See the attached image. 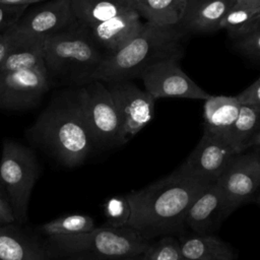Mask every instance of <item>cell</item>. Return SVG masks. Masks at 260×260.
Listing matches in <instances>:
<instances>
[{
	"label": "cell",
	"instance_id": "obj_1",
	"mask_svg": "<svg viewBox=\"0 0 260 260\" xmlns=\"http://www.w3.org/2000/svg\"><path fill=\"white\" fill-rule=\"evenodd\" d=\"M212 182L182 164L170 175L125 196L130 208L126 226L146 240L181 231L192 202Z\"/></svg>",
	"mask_w": 260,
	"mask_h": 260
},
{
	"label": "cell",
	"instance_id": "obj_2",
	"mask_svg": "<svg viewBox=\"0 0 260 260\" xmlns=\"http://www.w3.org/2000/svg\"><path fill=\"white\" fill-rule=\"evenodd\" d=\"M187 34L180 23L158 25L145 21L140 30L120 50L104 57L90 80L105 83L131 80L139 78L147 67L159 60L181 59Z\"/></svg>",
	"mask_w": 260,
	"mask_h": 260
},
{
	"label": "cell",
	"instance_id": "obj_3",
	"mask_svg": "<svg viewBox=\"0 0 260 260\" xmlns=\"http://www.w3.org/2000/svg\"><path fill=\"white\" fill-rule=\"evenodd\" d=\"M34 132L54 156L69 168L81 165L93 144L76 95L48 108L39 117Z\"/></svg>",
	"mask_w": 260,
	"mask_h": 260
},
{
	"label": "cell",
	"instance_id": "obj_4",
	"mask_svg": "<svg viewBox=\"0 0 260 260\" xmlns=\"http://www.w3.org/2000/svg\"><path fill=\"white\" fill-rule=\"evenodd\" d=\"M104 57L88 29L78 23L45 38L44 61L48 73L85 83Z\"/></svg>",
	"mask_w": 260,
	"mask_h": 260
},
{
	"label": "cell",
	"instance_id": "obj_5",
	"mask_svg": "<svg viewBox=\"0 0 260 260\" xmlns=\"http://www.w3.org/2000/svg\"><path fill=\"white\" fill-rule=\"evenodd\" d=\"M60 251L92 260H119L143 254L149 240L129 226L94 228L89 232L51 238Z\"/></svg>",
	"mask_w": 260,
	"mask_h": 260
},
{
	"label": "cell",
	"instance_id": "obj_6",
	"mask_svg": "<svg viewBox=\"0 0 260 260\" xmlns=\"http://www.w3.org/2000/svg\"><path fill=\"white\" fill-rule=\"evenodd\" d=\"M39 176L34 152L12 140H5L0 158V181L5 188L15 220L26 219L31 191Z\"/></svg>",
	"mask_w": 260,
	"mask_h": 260
},
{
	"label": "cell",
	"instance_id": "obj_7",
	"mask_svg": "<svg viewBox=\"0 0 260 260\" xmlns=\"http://www.w3.org/2000/svg\"><path fill=\"white\" fill-rule=\"evenodd\" d=\"M75 95L93 143L125 144L119 114L105 82L100 80L85 82Z\"/></svg>",
	"mask_w": 260,
	"mask_h": 260
},
{
	"label": "cell",
	"instance_id": "obj_8",
	"mask_svg": "<svg viewBox=\"0 0 260 260\" xmlns=\"http://www.w3.org/2000/svg\"><path fill=\"white\" fill-rule=\"evenodd\" d=\"M216 181L224 194L230 213L256 198L260 191V149L235 154Z\"/></svg>",
	"mask_w": 260,
	"mask_h": 260
},
{
	"label": "cell",
	"instance_id": "obj_9",
	"mask_svg": "<svg viewBox=\"0 0 260 260\" xmlns=\"http://www.w3.org/2000/svg\"><path fill=\"white\" fill-rule=\"evenodd\" d=\"M180 59H162L147 67L140 75L145 90L154 99L181 98L206 100L208 92L197 85L180 67Z\"/></svg>",
	"mask_w": 260,
	"mask_h": 260
},
{
	"label": "cell",
	"instance_id": "obj_10",
	"mask_svg": "<svg viewBox=\"0 0 260 260\" xmlns=\"http://www.w3.org/2000/svg\"><path fill=\"white\" fill-rule=\"evenodd\" d=\"M119 114L124 142H128L153 118L155 100L131 80L106 83Z\"/></svg>",
	"mask_w": 260,
	"mask_h": 260
},
{
	"label": "cell",
	"instance_id": "obj_11",
	"mask_svg": "<svg viewBox=\"0 0 260 260\" xmlns=\"http://www.w3.org/2000/svg\"><path fill=\"white\" fill-rule=\"evenodd\" d=\"M49 89L45 65L0 73V108L23 110L35 106Z\"/></svg>",
	"mask_w": 260,
	"mask_h": 260
},
{
	"label": "cell",
	"instance_id": "obj_12",
	"mask_svg": "<svg viewBox=\"0 0 260 260\" xmlns=\"http://www.w3.org/2000/svg\"><path fill=\"white\" fill-rule=\"evenodd\" d=\"M77 23L70 0H46L44 4L34 9H26L13 28L46 38Z\"/></svg>",
	"mask_w": 260,
	"mask_h": 260
},
{
	"label": "cell",
	"instance_id": "obj_13",
	"mask_svg": "<svg viewBox=\"0 0 260 260\" xmlns=\"http://www.w3.org/2000/svg\"><path fill=\"white\" fill-rule=\"evenodd\" d=\"M237 154L229 141L204 130L196 147L183 162L193 173L216 181Z\"/></svg>",
	"mask_w": 260,
	"mask_h": 260
},
{
	"label": "cell",
	"instance_id": "obj_14",
	"mask_svg": "<svg viewBox=\"0 0 260 260\" xmlns=\"http://www.w3.org/2000/svg\"><path fill=\"white\" fill-rule=\"evenodd\" d=\"M230 214L221 187L214 181L194 199L185 215L184 225L195 234H208Z\"/></svg>",
	"mask_w": 260,
	"mask_h": 260
},
{
	"label": "cell",
	"instance_id": "obj_15",
	"mask_svg": "<svg viewBox=\"0 0 260 260\" xmlns=\"http://www.w3.org/2000/svg\"><path fill=\"white\" fill-rule=\"evenodd\" d=\"M142 21L135 9L88 27L89 35L106 55H111L127 44L141 28Z\"/></svg>",
	"mask_w": 260,
	"mask_h": 260
},
{
	"label": "cell",
	"instance_id": "obj_16",
	"mask_svg": "<svg viewBox=\"0 0 260 260\" xmlns=\"http://www.w3.org/2000/svg\"><path fill=\"white\" fill-rule=\"evenodd\" d=\"M180 24L188 31L210 32L219 29V23L234 7L235 0H186Z\"/></svg>",
	"mask_w": 260,
	"mask_h": 260
},
{
	"label": "cell",
	"instance_id": "obj_17",
	"mask_svg": "<svg viewBox=\"0 0 260 260\" xmlns=\"http://www.w3.org/2000/svg\"><path fill=\"white\" fill-rule=\"evenodd\" d=\"M8 53L0 65V73L45 65L44 37L31 36L12 28Z\"/></svg>",
	"mask_w": 260,
	"mask_h": 260
},
{
	"label": "cell",
	"instance_id": "obj_18",
	"mask_svg": "<svg viewBox=\"0 0 260 260\" xmlns=\"http://www.w3.org/2000/svg\"><path fill=\"white\" fill-rule=\"evenodd\" d=\"M241 108L237 96L210 95L204 101V130L225 138Z\"/></svg>",
	"mask_w": 260,
	"mask_h": 260
},
{
	"label": "cell",
	"instance_id": "obj_19",
	"mask_svg": "<svg viewBox=\"0 0 260 260\" xmlns=\"http://www.w3.org/2000/svg\"><path fill=\"white\" fill-rule=\"evenodd\" d=\"M182 256L191 260H235L237 253L225 241L210 234H194L180 240Z\"/></svg>",
	"mask_w": 260,
	"mask_h": 260
},
{
	"label": "cell",
	"instance_id": "obj_20",
	"mask_svg": "<svg viewBox=\"0 0 260 260\" xmlns=\"http://www.w3.org/2000/svg\"><path fill=\"white\" fill-rule=\"evenodd\" d=\"M78 24L88 28L134 9L132 0H70Z\"/></svg>",
	"mask_w": 260,
	"mask_h": 260
},
{
	"label": "cell",
	"instance_id": "obj_21",
	"mask_svg": "<svg viewBox=\"0 0 260 260\" xmlns=\"http://www.w3.org/2000/svg\"><path fill=\"white\" fill-rule=\"evenodd\" d=\"M134 9L145 21L158 25L179 24L183 18L186 0H132Z\"/></svg>",
	"mask_w": 260,
	"mask_h": 260
},
{
	"label": "cell",
	"instance_id": "obj_22",
	"mask_svg": "<svg viewBox=\"0 0 260 260\" xmlns=\"http://www.w3.org/2000/svg\"><path fill=\"white\" fill-rule=\"evenodd\" d=\"M0 260H47L44 252L17 231L0 225Z\"/></svg>",
	"mask_w": 260,
	"mask_h": 260
},
{
	"label": "cell",
	"instance_id": "obj_23",
	"mask_svg": "<svg viewBox=\"0 0 260 260\" xmlns=\"http://www.w3.org/2000/svg\"><path fill=\"white\" fill-rule=\"evenodd\" d=\"M260 130V112L246 105H241L239 115L232 125L225 139L237 153L247 150V144Z\"/></svg>",
	"mask_w": 260,
	"mask_h": 260
},
{
	"label": "cell",
	"instance_id": "obj_24",
	"mask_svg": "<svg viewBox=\"0 0 260 260\" xmlns=\"http://www.w3.org/2000/svg\"><path fill=\"white\" fill-rule=\"evenodd\" d=\"M260 26V7L248 8L234 5L219 23L233 38L240 39Z\"/></svg>",
	"mask_w": 260,
	"mask_h": 260
},
{
	"label": "cell",
	"instance_id": "obj_25",
	"mask_svg": "<svg viewBox=\"0 0 260 260\" xmlns=\"http://www.w3.org/2000/svg\"><path fill=\"white\" fill-rule=\"evenodd\" d=\"M94 221L89 215L68 214L44 223L42 233L50 238L82 234L94 229Z\"/></svg>",
	"mask_w": 260,
	"mask_h": 260
},
{
	"label": "cell",
	"instance_id": "obj_26",
	"mask_svg": "<svg viewBox=\"0 0 260 260\" xmlns=\"http://www.w3.org/2000/svg\"><path fill=\"white\" fill-rule=\"evenodd\" d=\"M142 255L145 260H179L182 257L180 240L167 235L154 243H149Z\"/></svg>",
	"mask_w": 260,
	"mask_h": 260
},
{
	"label": "cell",
	"instance_id": "obj_27",
	"mask_svg": "<svg viewBox=\"0 0 260 260\" xmlns=\"http://www.w3.org/2000/svg\"><path fill=\"white\" fill-rule=\"evenodd\" d=\"M105 214L110 226H126L130 214L126 197L119 196L110 198L105 204Z\"/></svg>",
	"mask_w": 260,
	"mask_h": 260
},
{
	"label": "cell",
	"instance_id": "obj_28",
	"mask_svg": "<svg viewBox=\"0 0 260 260\" xmlns=\"http://www.w3.org/2000/svg\"><path fill=\"white\" fill-rule=\"evenodd\" d=\"M27 8V5L0 4V34H6L11 30Z\"/></svg>",
	"mask_w": 260,
	"mask_h": 260
},
{
	"label": "cell",
	"instance_id": "obj_29",
	"mask_svg": "<svg viewBox=\"0 0 260 260\" xmlns=\"http://www.w3.org/2000/svg\"><path fill=\"white\" fill-rule=\"evenodd\" d=\"M237 47L248 56L260 58V26L249 35L238 39Z\"/></svg>",
	"mask_w": 260,
	"mask_h": 260
},
{
	"label": "cell",
	"instance_id": "obj_30",
	"mask_svg": "<svg viewBox=\"0 0 260 260\" xmlns=\"http://www.w3.org/2000/svg\"><path fill=\"white\" fill-rule=\"evenodd\" d=\"M241 105H246L260 112V79L255 80L246 89L236 95Z\"/></svg>",
	"mask_w": 260,
	"mask_h": 260
},
{
	"label": "cell",
	"instance_id": "obj_31",
	"mask_svg": "<svg viewBox=\"0 0 260 260\" xmlns=\"http://www.w3.org/2000/svg\"><path fill=\"white\" fill-rule=\"evenodd\" d=\"M15 220L13 211L9 203L0 195V225H6L12 223Z\"/></svg>",
	"mask_w": 260,
	"mask_h": 260
},
{
	"label": "cell",
	"instance_id": "obj_32",
	"mask_svg": "<svg viewBox=\"0 0 260 260\" xmlns=\"http://www.w3.org/2000/svg\"><path fill=\"white\" fill-rule=\"evenodd\" d=\"M11 43V35L10 30L6 34H0V65L4 61L8 50L10 48Z\"/></svg>",
	"mask_w": 260,
	"mask_h": 260
},
{
	"label": "cell",
	"instance_id": "obj_33",
	"mask_svg": "<svg viewBox=\"0 0 260 260\" xmlns=\"http://www.w3.org/2000/svg\"><path fill=\"white\" fill-rule=\"evenodd\" d=\"M44 2V0H0V4L5 5H27L30 6L36 3Z\"/></svg>",
	"mask_w": 260,
	"mask_h": 260
},
{
	"label": "cell",
	"instance_id": "obj_34",
	"mask_svg": "<svg viewBox=\"0 0 260 260\" xmlns=\"http://www.w3.org/2000/svg\"><path fill=\"white\" fill-rule=\"evenodd\" d=\"M235 5L240 7L257 8V7H260V0H237Z\"/></svg>",
	"mask_w": 260,
	"mask_h": 260
},
{
	"label": "cell",
	"instance_id": "obj_35",
	"mask_svg": "<svg viewBox=\"0 0 260 260\" xmlns=\"http://www.w3.org/2000/svg\"><path fill=\"white\" fill-rule=\"evenodd\" d=\"M251 147H256L260 149V130L252 137V139L247 144V149Z\"/></svg>",
	"mask_w": 260,
	"mask_h": 260
},
{
	"label": "cell",
	"instance_id": "obj_36",
	"mask_svg": "<svg viewBox=\"0 0 260 260\" xmlns=\"http://www.w3.org/2000/svg\"><path fill=\"white\" fill-rule=\"evenodd\" d=\"M119 260H145L143 255L140 254V255H137V256H133V257H127V258H122V259H119Z\"/></svg>",
	"mask_w": 260,
	"mask_h": 260
},
{
	"label": "cell",
	"instance_id": "obj_37",
	"mask_svg": "<svg viewBox=\"0 0 260 260\" xmlns=\"http://www.w3.org/2000/svg\"><path fill=\"white\" fill-rule=\"evenodd\" d=\"M255 200H256V202H257V203H258V204H259V205H260V193H259V194H258V195H257V196H256V198H255Z\"/></svg>",
	"mask_w": 260,
	"mask_h": 260
},
{
	"label": "cell",
	"instance_id": "obj_38",
	"mask_svg": "<svg viewBox=\"0 0 260 260\" xmlns=\"http://www.w3.org/2000/svg\"><path fill=\"white\" fill-rule=\"evenodd\" d=\"M179 260H191V259H189V258H186V257H183V256H182Z\"/></svg>",
	"mask_w": 260,
	"mask_h": 260
},
{
	"label": "cell",
	"instance_id": "obj_39",
	"mask_svg": "<svg viewBox=\"0 0 260 260\" xmlns=\"http://www.w3.org/2000/svg\"><path fill=\"white\" fill-rule=\"evenodd\" d=\"M0 195L2 196V187H1V185H0Z\"/></svg>",
	"mask_w": 260,
	"mask_h": 260
},
{
	"label": "cell",
	"instance_id": "obj_40",
	"mask_svg": "<svg viewBox=\"0 0 260 260\" xmlns=\"http://www.w3.org/2000/svg\"><path fill=\"white\" fill-rule=\"evenodd\" d=\"M259 79H260V77H259Z\"/></svg>",
	"mask_w": 260,
	"mask_h": 260
},
{
	"label": "cell",
	"instance_id": "obj_41",
	"mask_svg": "<svg viewBox=\"0 0 260 260\" xmlns=\"http://www.w3.org/2000/svg\"><path fill=\"white\" fill-rule=\"evenodd\" d=\"M235 1H237V0H235Z\"/></svg>",
	"mask_w": 260,
	"mask_h": 260
},
{
	"label": "cell",
	"instance_id": "obj_42",
	"mask_svg": "<svg viewBox=\"0 0 260 260\" xmlns=\"http://www.w3.org/2000/svg\"><path fill=\"white\" fill-rule=\"evenodd\" d=\"M44 1H46V0H44Z\"/></svg>",
	"mask_w": 260,
	"mask_h": 260
}]
</instances>
